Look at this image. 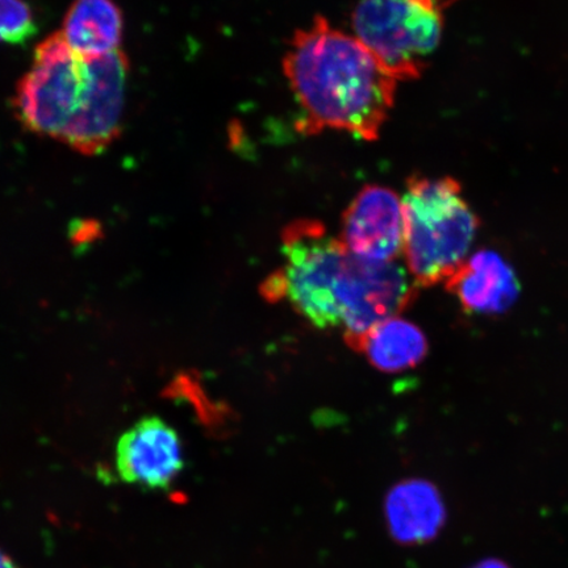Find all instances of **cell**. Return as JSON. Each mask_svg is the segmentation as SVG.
Listing matches in <instances>:
<instances>
[{
  "label": "cell",
  "instance_id": "6da1fadb",
  "mask_svg": "<svg viewBox=\"0 0 568 568\" xmlns=\"http://www.w3.org/2000/svg\"><path fill=\"white\" fill-rule=\"evenodd\" d=\"M128 74L123 51L82 55L57 32L36 47L13 109L28 131L84 155L101 154L122 131Z\"/></svg>",
  "mask_w": 568,
  "mask_h": 568
},
{
  "label": "cell",
  "instance_id": "7a4b0ae2",
  "mask_svg": "<svg viewBox=\"0 0 568 568\" xmlns=\"http://www.w3.org/2000/svg\"><path fill=\"white\" fill-rule=\"evenodd\" d=\"M282 67L300 105L302 133L336 131L367 142L381 138L397 81L353 33L318 16L294 33Z\"/></svg>",
  "mask_w": 568,
  "mask_h": 568
},
{
  "label": "cell",
  "instance_id": "3957f363",
  "mask_svg": "<svg viewBox=\"0 0 568 568\" xmlns=\"http://www.w3.org/2000/svg\"><path fill=\"white\" fill-rule=\"evenodd\" d=\"M284 265L262 286L265 300L287 301L317 329L344 328L355 257L317 220L303 219L282 233Z\"/></svg>",
  "mask_w": 568,
  "mask_h": 568
},
{
  "label": "cell",
  "instance_id": "277c9868",
  "mask_svg": "<svg viewBox=\"0 0 568 568\" xmlns=\"http://www.w3.org/2000/svg\"><path fill=\"white\" fill-rule=\"evenodd\" d=\"M403 197L404 257L417 287L446 282L467 260L480 220L452 176L412 175Z\"/></svg>",
  "mask_w": 568,
  "mask_h": 568
},
{
  "label": "cell",
  "instance_id": "5b68a950",
  "mask_svg": "<svg viewBox=\"0 0 568 568\" xmlns=\"http://www.w3.org/2000/svg\"><path fill=\"white\" fill-rule=\"evenodd\" d=\"M454 0H359L353 34L397 82L416 81L442 44Z\"/></svg>",
  "mask_w": 568,
  "mask_h": 568
},
{
  "label": "cell",
  "instance_id": "8992f818",
  "mask_svg": "<svg viewBox=\"0 0 568 568\" xmlns=\"http://www.w3.org/2000/svg\"><path fill=\"white\" fill-rule=\"evenodd\" d=\"M339 241L355 257L396 261L404 252L403 197L382 184H367L344 212Z\"/></svg>",
  "mask_w": 568,
  "mask_h": 568
},
{
  "label": "cell",
  "instance_id": "52a82bcc",
  "mask_svg": "<svg viewBox=\"0 0 568 568\" xmlns=\"http://www.w3.org/2000/svg\"><path fill=\"white\" fill-rule=\"evenodd\" d=\"M115 466L126 485L168 489L184 467L181 438L161 417H142L120 436Z\"/></svg>",
  "mask_w": 568,
  "mask_h": 568
},
{
  "label": "cell",
  "instance_id": "ba28073f",
  "mask_svg": "<svg viewBox=\"0 0 568 568\" xmlns=\"http://www.w3.org/2000/svg\"><path fill=\"white\" fill-rule=\"evenodd\" d=\"M445 284L466 312L477 315L506 314L521 291L513 266L493 251L467 258Z\"/></svg>",
  "mask_w": 568,
  "mask_h": 568
},
{
  "label": "cell",
  "instance_id": "9c48e42d",
  "mask_svg": "<svg viewBox=\"0 0 568 568\" xmlns=\"http://www.w3.org/2000/svg\"><path fill=\"white\" fill-rule=\"evenodd\" d=\"M385 513L390 537L402 545L432 541L446 518L442 494L422 479L403 480L390 488Z\"/></svg>",
  "mask_w": 568,
  "mask_h": 568
},
{
  "label": "cell",
  "instance_id": "30bf717a",
  "mask_svg": "<svg viewBox=\"0 0 568 568\" xmlns=\"http://www.w3.org/2000/svg\"><path fill=\"white\" fill-rule=\"evenodd\" d=\"M123 32V13L113 0H74L61 34L74 52L101 57L122 51Z\"/></svg>",
  "mask_w": 568,
  "mask_h": 568
},
{
  "label": "cell",
  "instance_id": "8fae6325",
  "mask_svg": "<svg viewBox=\"0 0 568 568\" xmlns=\"http://www.w3.org/2000/svg\"><path fill=\"white\" fill-rule=\"evenodd\" d=\"M385 373H400L422 364L429 345L423 331L400 317L385 320L349 344Z\"/></svg>",
  "mask_w": 568,
  "mask_h": 568
},
{
  "label": "cell",
  "instance_id": "7c38bea8",
  "mask_svg": "<svg viewBox=\"0 0 568 568\" xmlns=\"http://www.w3.org/2000/svg\"><path fill=\"white\" fill-rule=\"evenodd\" d=\"M36 31L33 11L26 0H0V44H24Z\"/></svg>",
  "mask_w": 568,
  "mask_h": 568
},
{
  "label": "cell",
  "instance_id": "4fadbf2b",
  "mask_svg": "<svg viewBox=\"0 0 568 568\" xmlns=\"http://www.w3.org/2000/svg\"><path fill=\"white\" fill-rule=\"evenodd\" d=\"M99 233L101 231L97 229V224L90 222L74 223L70 230L71 241L77 247H87L94 243Z\"/></svg>",
  "mask_w": 568,
  "mask_h": 568
},
{
  "label": "cell",
  "instance_id": "5bb4252c",
  "mask_svg": "<svg viewBox=\"0 0 568 568\" xmlns=\"http://www.w3.org/2000/svg\"><path fill=\"white\" fill-rule=\"evenodd\" d=\"M471 568H513L508 564L504 562L501 559L489 558L485 560H480L479 564L473 566Z\"/></svg>",
  "mask_w": 568,
  "mask_h": 568
},
{
  "label": "cell",
  "instance_id": "9a60e30c",
  "mask_svg": "<svg viewBox=\"0 0 568 568\" xmlns=\"http://www.w3.org/2000/svg\"><path fill=\"white\" fill-rule=\"evenodd\" d=\"M0 568H20L9 554L0 549Z\"/></svg>",
  "mask_w": 568,
  "mask_h": 568
}]
</instances>
